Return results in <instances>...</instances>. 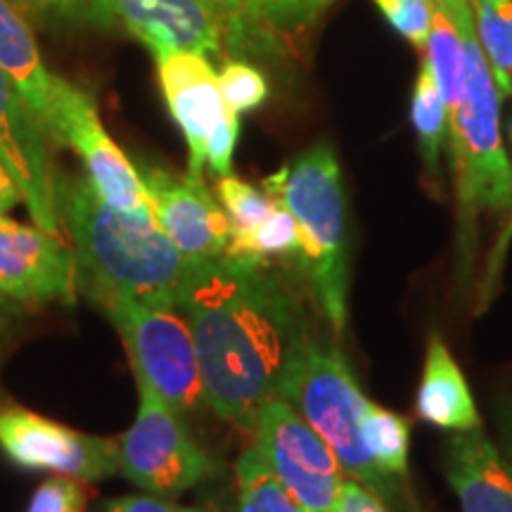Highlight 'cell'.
<instances>
[{
	"instance_id": "obj_18",
	"label": "cell",
	"mask_w": 512,
	"mask_h": 512,
	"mask_svg": "<svg viewBox=\"0 0 512 512\" xmlns=\"http://www.w3.org/2000/svg\"><path fill=\"white\" fill-rule=\"evenodd\" d=\"M415 411L422 422L446 432H467L482 427L475 396L467 387L463 370L458 368L456 358L451 356L446 342L437 332L427 344L425 370H422L420 389L415 396Z\"/></svg>"
},
{
	"instance_id": "obj_24",
	"label": "cell",
	"mask_w": 512,
	"mask_h": 512,
	"mask_svg": "<svg viewBox=\"0 0 512 512\" xmlns=\"http://www.w3.org/2000/svg\"><path fill=\"white\" fill-rule=\"evenodd\" d=\"M361 439L384 475L406 477L408 444H411L406 418L370 401L361 418Z\"/></svg>"
},
{
	"instance_id": "obj_38",
	"label": "cell",
	"mask_w": 512,
	"mask_h": 512,
	"mask_svg": "<svg viewBox=\"0 0 512 512\" xmlns=\"http://www.w3.org/2000/svg\"><path fill=\"white\" fill-rule=\"evenodd\" d=\"M505 140H508V145H510V162H512V112H510L508 121H505Z\"/></svg>"
},
{
	"instance_id": "obj_19",
	"label": "cell",
	"mask_w": 512,
	"mask_h": 512,
	"mask_svg": "<svg viewBox=\"0 0 512 512\" xmlns=\"http://www.w3.org/2000/svg\"><path fill=\"white\" fill-rule=\"evenodd\" d=\"M219 24L221 41L233 57L273 60L283 43L266 15V0H204Z\"/></svg>"
},
{
	"instance_id": "obj_9",
	"label": "cell",
	"mask_w": 512,
	"mask_h": 512,
	"mask_svg": "<svg viewBox=\"0 0 512 512\" xmlns=\"http://www.w3.org/2000/svg\"><path fill=\"white\" fill-rule=\"evenodd\" d=\"M55 143L69 145L81 157L86 178L110 207L152 216L138 166H133L105 131L93 95L62 76L55 91Z\"/></svg>"
},
{
	"instance_id": "obj_39",
	"label": "cell",
	"mask_w": 512,
	"mask_h": 512,
	"mask_svg": "<svg viewBox=\"0 0 512 512\" xmlns=\"http://www.w3.org/2000/svg\"><path fill=\"white\" fill-rule=\"evenodd\" d=\"M434 3H437V5H441V8H446V5H451V3H453V0H434Z\"/></svg>"
},
{
	"instance_id": "obj_12",
	"label": "cell",
	"mask_w": 512,
	"mask_h": 512,
	"mask_svg": "<svg viewBox=\"0 0 512 512\" xmlns=\"http://www.w3.org/2000/svg\"><path fill=\"white\" fill-rule=\"evenodd\" d=\"M76 287L74 254L57 235L0 214V294L5 299L27 309L72 304Z\"/></svg>"
},
{
	"instance_id": "obj_37",
	"label": "cell",
	"mask_w": 512,
	"mask_h": 512,
	"mask_svg": "<svg viewBox=\"0 0 512 512\" xmlns=\"http://www.w3.org/2000/svg\"><path fill=\"white\" fill-rule=\"evenodd\" d=\"M17 309H19L17 304H12L10 299H5L3 294H0V330L8 328V323H10L12 318H15Z\"/></svg>"
},
{
	"instance_id": "obj_23",
	"label": "cell",
	"mask_w": 512,
	"mask_h": 512,
	"mask_svg": "<svg viewBox=\"0 0 512 512\" xmlns=\"http://www.w3.org/2000/svg\"><path fill=\"white\" fill-rule=\"evenodd\" d=\"M411 121L418 136V147L422 162L430 174H439V159L448 138V112L441 100L437 83L432 79L430 67L422 62L418 79L413 86L411 98Z\"/></svg>"
},
{
	"instance_id": "obj_36",
	"label": "cell",
	"mask_w": 512,
	"mask_h": 512,
	"mask_svg": "<svg viewBox=\"0 0 512 512\" xmlns=\"http://www.w3.org/2000/svg\"><path fill=\"white\" fill-rule=\"evenodd\" d=\"M19 202H22V192H19L17 183L12 181L8 169L0 162V214H8Z\"/></svg>"
},
{
	"instance_id": "obj_26",
	"label": "cell",
	"mask_w": 512,
	"mask_h": 512,
	"mask_svg": "<svg viewBox=\"0 0 512 512\" xmlns=\"http://www.w3.org/2000/svg\"><path fill=\"white\" fill-rule=\"evenodd\" d=\"M299 252V233L297 221L285 207H275L268 216L264 226H259L254 233L245 238L230 240L228 252L230 256H240V259L266 261L268 256H297Z\"/></svg>"
},
{
	"instance_id": "obj_5",
	"label": "cell",
	"mask_w": 512,
	"mask_h": 512,
	"mask_svg": "<svg viewBox=\"0 0 512 512\" xmlns=\"http://www.w3.org/2000/svg\"><path fill=\"white\" fill-rule=\"evenodd\" d=\"M280 396L328 441L344 475L373 491L380 501L399 505L392 477L384 475L363 446L361 418L370 401L358 389L337 347L309 332L287 368Z\"/></svg>"
},
{
	"instance_id": "obj_34",
	"label": "cell",
	"mask_w": 512,
	"mask_h": 512,
	"mask_svg": "<svg viewBox=\"0 0 512 512\" xmlns=\"http://www.w3.org/2000/svg\"><path fill=\"white\" fill-rule=\"evenodd\" d=\"M332 512H387V505L363 484L354 482V479H344Z\"/></svg>"
},
{
	"instance_id": "obj_27",
	"label": "cell",
	"mask_w": 512,
	"mask_h": 512,
	"mask_svg": "<svg viewBox=\"0 0 512 512\" xmlns=\"http://www.w3.org/2000/svg\"><path fill=\"white\" fill-rule=\"evenodd\" d=\"M219 86L228 110H233L235 114L256 110L268 98L266 76L242 60L223 64L219 72Z\"/></svg>"
},
{
	"instance_id": "obj_33",
	"label": "cell",
	"mask_w": 512,
	"mask_h": 512,
	"mask_svg": "<svg viewBox=\"0 0 512 512\" xmlns=\"http://www.w3.org/2000/svg\"><path fill=\"white\" fill-rule=\"evenodd\" d=\"M98 512H209L204 508H190V505H178L171 498L145 494V496H121L107 501Z\"/></svg>"
},
{
	"instance_id": "obj_17",
	"label": "cell",
	"mask_w": 512,
	"mask_h": 512,
	"mask_svg": "<svg viewBox=\"0 0 512 512\" xmlns=\"http://www.w3.org/2000/svg\"><path fill=\"white\" fill-rule=\"evenodd\" d=\"M0 69L17 88L43 136L55 143V91L60 76L48 72L34 34L8 0H0Z\"/></svg>"
},
{
	"instance_id": "obj_20",
	"label": "cell",
	"mask_w": 512,
	"mask_h": 512,
	"mask_svg": "<svg viewBox=\"0 0 512 512\" xmlns=\"http://www.w3.org/2000/svg\"><path fill=\"white\" fill-rule=\"evenodd\" d=\"M425 64L430 67L432 79L437 83L441 100H444L448 119L458 110L460 100L465 93L467 79V55L465 41L453 22L451 15L444 8L434 3L432 29L425 46Z\"/></svg>"
},
{
	"instance_id": "obj_2",
	"label": "cell",
	"mask_w": 512,
	"mask_h": 512,
	"mask_svg": "<svg viewBox=\"0 0 512 512\" xmlns=\"http://www.w3.org/2000/svg\"><path fill=\"white\" fill-rule=\"evenodd\" d=\"M57 211L74 240L76 285L91 302L126 297L176 309L192 259L178 252L152 216L114 209L88 178L60 174Z\"/></svg>"
},
{
	"instance_id": "obj_25",
	"label": "cell",
	"mask_w": 512,
	"mask_h": 512,
	"mask_svg": "<svg viewBox=\"0 0 512 512\" xmlns=\"http://www.w3.org/2000/svg\"><path fill=\"white\" fill-rule=\"evenodd\" d=\"M216 197H219L223 211L230 221V240L245 238L256 228L264 226L268 216L273 214L278 202L266 190L254 188L233 174L219 178L216 183Z\"/></svg>"
},
{
	"instance_id": "obj_1",
	"label": "cell",
	"mask_w": 512,
	"mask_h": 512,
	"mask_svg": "<svg viewBox=\"0 0 512 512\" xmlns=\"http://www.w3.org/2000/svg\"><path fill=\"white\" fill-rule=\"evenodd\" d=\"M176 309L195 342L204 403L252 432L309 337L297 302L264 261L223 254L190 261Z\"/></svg>"
},
{
	"instance_id": "obj_40",
	"label": "cell",
	"mask_w": 512,
	"mask_h": 512,
	"mask_svg": "<svg viewBox=\"0 0 512 512\" xmlns=\"http://www.w3.org/2000/svg\"><path fill=\"white\" fill-rule=\"evenodd\" d=\"M510 230H512V223H510V228H508V235H510Z\"/></svg>"
},
{
	"instance_id": "obj_30",
	"label": "cell",
	"mask_w": 512,
	"mask_h": 512,
	"mask_svg": "<svg viewBox=\"0 0 512 512\" xmlns=\"http://www.w3.org/2000/svg\"><path fill=\"white\" fill-rule=\"evenodd\" d=\"M86 505L88 494L81 479L55 475L34 491L27 512H86Z\"/></svg>"
},
{
	"instance_id": "obj_4",
	"label": "cell",
	"mask_w": 512,
	"mask_h": 512,
	"mask_svg": "<svg viewBox=\"0 0 512 512\" xmlns=\"http://www.w3.org/2000/svg\"><path fill=\"white\" fill-rule=\"evenodd\" d=\"M444 10L456 22L467 55L465 93L448 119V138L456 166L460 216L465 230H470L482 211L512 207V162L501 131L503 95L479 48L470 0H453Z\"/></svg>"
},
{
	"instance_id": "obj_11",
	"label": "cell",
	"mask_w": 512,
	"mask_h": 512,
	"mask_svg": "<svg viewBox=\"0 0 512 512\" xmlns=\"http://www.w3.org/2000/svg\"><path fill=\"white\" fill-rule=\"evenodd\" d=\"M152 219L188 259H214L228 252L230 221L204 178L176 176L155 164H140Z\"/></svg>"
},
{
	"instance_id": "obj_3",
	"label": "cell",
	"mask_w": 512,
	"mask_h": 512,
	"mask_svg": "<svg viewBox=\"0 0 512 512\" xmlns=\"http://www.w3.org/2000/svg\"><path fill=\"white\" fill-rule=\"evenodd\" d=\"M264 190L297 221L299 266L335 332L347 325L349 252L342 169L330 143H316L264 178Z\"/></svg>"
},
{
	"instance_id": "obj_35",
	"label": "cell",
	"mask_w": 512,
	"mask_h": 512,
	"mask_svg": "<svg viewBox=\"0 0 512 512\" xmlns=\"http://www.w3.org/2000/svg\"><path fill=\"white\" fill-rule=\"evenodd\" d=\"M498 432H501L503 458L508 460L512 472V389L498 403Z\"/></svg>"
},
{
	"instance_id": "obj_7",
	"label": "cell",
	"mask_w": 512,
	"mask_h": 512,
	"mask_svg": "<svg viewBox=\"0 0 512 512\" xmlns=\"http://www.w3.org/2000/svg\"><path fill=\"white\" fill-rule=\"evenodd\" d=\"M138 382V415L119 444V472L147 494L176 498L211 477L214 460L188 432L183 415L147 382Z\"/></svg>"
},
{
	"instance_id": "obj_28",
	"label": "cell",
	"mask_w": 512,
	"mask_h": 512,
	"mask_svg": "<svg viewBox=\"0 0 512 512\" xmlns=\"http://www.w3.org/2000/svg\"><path fill=\"white\" fill-rule=\"evenodd\" d=\"M17 3L46 17L95 29H112L119 22L112 0H17Z\"/></svg>"
},
{
	"instance_id": "obj_6",
	"label": "cell",
	"mask_w": 512,
	"mask_h": 512,
	"mask_svg": "<svg viewBox=\"0 0 512 512\" xmlns=\"http://www.w3.org/2000/svg\"><path fill=\"white\" fill-rule=\"evenodd\" d=\"M124 339L136 380L147 382L176 413L204 403L200 361L183 313L136 299L112 297L98 304Z\"/></svg>"
},
{
	"instance_id": "obj_22",
	"label": "cell",
	"mask_w": 512,
	"mask_h": 512,
	"mask_svg": "<svg viewBox=\"0 0 512 512\" xmlns=\"http://www.w3.org/2000/svg\"><path fill=\"white\" fill-rule=\"evenodd\" d=\"M238 479V512H304L302 505L273 475L259 448L249 446L235 463Z\"/></svg>"
},
{
	"instance_id": "obj_21",
	"label": "cell",
	"mask_w": 512,
	"mask_h": 512,
	"mask_svg": "<svg viewBox=\"0 0 512 512\" xmlns=\"http://www.w3.org/2000/svg\"><path fill=\"white\" fill-rule=\"evenodd\" d=\"M475 36L503 98L512 95V0H470Z\"/></svg>"
},
{
	"instance_id": "obj_15",
	"label": "cell",
	"mask_w": 512,
	"mask_h": 512,
	"mask_svg": "<svg viewBox=\"0 0 512 512\" xmlns=\"http://www.w3.org/2000/svg\"><path fill=\"white\" fill-rule=\"evenodd\" d=\"M117 17L155 60L171 53L216 57L223 41L204 0H112Z\"/></svg>"
},
{
	"instance_id": "obj_32",
	"label": "cell",
	"mask_w": 512,
	"mask_h": 512,
	"mask_svg": "<svg viewBox=\"0 0 512 512\" xmlns=\"http://www.w3.org/2000/svg\"><path fill=\"white\" fill-rule=\"evenodd\" d=\"M240 114L228 110L207 140V166L214 176L233 174V152L240 133Z\"/></svg>"
},
{
	"instance_id": "obj_8",
	"label": "cell",
	"mask_w": 512,
	"mask_h": 512,
	"mask_svg": "<svg viewBox=\"0 0 512 512\" xmlns=\"http://www.w3.org/2000/svg\"><path fill=\"white\" fill-rule=\"evenodd\" d=\"M256 448L304 512H332L347 475L335 451L283 396L266 401L252 427Z\"/></svg>"
},
{
	"instance_id": "obj_31",
	"label": "cell",
	"mask_w": 512,
	"mask_h": 512,
	"mask_svg": "<svg viewBox=\"0 0 512 512\" xmlns=\"http://www.w3.org/2000/svg\"><path fill=\"white\" fill-rule=\"evenodd\" d=\"M332 0H266V15L278 36L302 34L328 10Z\"/></svg>"
},
{
	"instance_id": "obj_10",
	"label": "cell",
	"mask_w": 512,
	"mask_h": 512,
	"mask_svg": "<svg viewBox=\"0 0 512 512\" xmlns=\"http://www.w3.org/2000/svg\"><path fill=\"white\" fill-rule=\"evenodd\" d=\"M0 448L24 470H48L81 482H102L119 472V444L69 430L38 413L0 411Z\"/></svg>"
},
{
	"instance_id": "obj_14",
	"label": "cell",
	"mask_w": 512,
	"mask_h": 512,
	"mask_svg": "<svg viewBox=\"0 0 512 512\" xmlns=\"http://www.w3.org/2000/svg\"><path fill=\"white\" fill-rule=\"evenodd\" d=\"M157 72L166 107L188 143V174L202 178V169L207 166V140L228 112L219 74L200 53L166 55L157 60Z\"/></svg>"
},
{
	"instance_id": "obj_29",
	"label": "cell",
	"mask_w": 512,
	"mask_h": 512,
	"mask_svg": "<svg viewBox=\"0 0 512 512\" xmlns=\"http://www.w3.org/2000/svg\"><path fill=\"white\" fill-rule=\"evenodd\" d=\"M375 8L413 48L425 50L432 29L434 0H373Z\"/></svg>"
},
{
	"instance_id": "obj_13",
	"label": "cell",
	"mask_w": 512,
	"mask_h": 512,
	"mask_svg": "<svg viewBox=\"0 0 512 512\" xmlns=\"http://www.w3.org/2000/svg\"><path fill=\"white\" fill-rule=\"evenodd\" d=\"M46 136L0 69V162L22 192L31 219L48 233L62 228L57 211V174L50 164Z\"/></svg>"
},
{
	"instance_id": "obj_16",
	"label": "cell",
	"mask_w": 512,
	"mask_h": 512,
	"mask_svg": "<svg viewBox=\"0 0 512 512\" xmlns=\"http://www.w3.org/2000/svg\"><path fill=\"white\" fill-rule=\"evenodd\" d=\"M444 475L460 512H512L510 465L482 427L446 439Z\"/></svg>"
}]
</instances>
